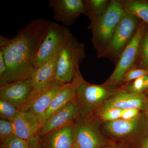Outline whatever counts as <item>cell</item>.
<instances>
[{
    "label": "cell",
    "instance_id": "1",
    "mask_svg": "<svg viewBox=\"0 0 148 148\" xmlns=\"http://www.w3.org/2000/svg\"><path fill=\"white\" fill-rule=\"evenodd\" d=\"M49 21L38 18L29 21L10 38L7 45L0 48L7 67L5 73L0 79V86L31 78L35 71V59L46 35Z\"/></svg>",
    "mask_w": 148,
    "mask_h": 148
},
{
    "label": "cell",
    "instance_id": "2",
    "mask_svg": "<svg viewBox=\"0 0 148 148\" xmlns=\"http://www.w3.org/2000/svg\"><path fill=\"white\" fill-rule=\"evenodd\" d=\"M124 12L122 0H111L103 15L88 27L92 33L91 42L98 58H102Z\"/></svg>",
    "mask_w": 148,
    "mask_h": 148
},
{
    "label": "cell",
    "instance_id": "3",
    "mask_svg": "<svg viewBox=\"0 0 148 148\" xmlns=\"http://www.w3.org/2000/svg\"><path fill=\"white\" fill-rule=\"evenodd\" d=\"M86 56L85 45L79 42L71 33L59 53L56 80L63 84L73 82L80 73L79 66Z\"/></svg>",
    "mask_w": 148,
    "mask_h": 148
},
{
    "label": "cell",
    "instance_id": "4",
    "mask_svg": "<svg viewBox=\"0 0 148 148\" xmlns=\"http://www.w3.org/2000/svg\"><path fill=\"white\" fill-rule=\"evenodd\" d=\"M121 88L93 84L84 81L78 88L75 97L79 107V118L92 115L105 101Z\"/></svg>",
    "mask_w": 148,
    "mask_h": 148
},
{
    "label": "cell",
    "instance_id": "5",
    "mask_svg": "<svg viewBox=\"0 0 148 148\" xmlns=\"http://www.w3.org/2000/svg\"><path fill=\"white\" fill-rule=\"evenodd\" d=\"M140 21L125 11L102 58H109L116 66L123 51L133 38Z\"/></svg>",
    "mask_w": 148,
    "mask_h": 148
},
{
    "label": "cell",
    "instance_id": "6",
    "mask_svg": "<svg viewBox=\"0 0 148 148\" xmlns=\"http://www.w3.org/2000/svg\"><path fill=\"white\" fill-rule=\"evenodd\" d=\"M146 23L141 21L133 38L123 51L110 76L103 84L116 88L123 84L125 75L134 67L138 57L140 42L146 28Z\"/></svg>",
    "mask_w": 148,
    "mask_h": 148
},
{
    "label": "cell",
    "instance_id": "7",
    "mask_svg": "<svg viewBox=\"0 0 148 148\" xmlns=\"http://www.w3.org/2000/svg\"><path fill=\"white\" fill-rule=\"evenodd\" d=\"M71 32L54 21H49L47 32L35 61V70L62 50Z\"/></svg>",
    "mask_w": 148,
    "mask_h": 148
},
{
    "label": "cell",
    "instance_id": "8",
    "mask_svg": "<svg viewBox=\"0 0 148 148\" xmlns=\"http://www.w3.org/2000/svg\"><path fill=\"white\" fill-rule=\"evenodd\" d=\"M98 124L93 115L77 119L74 125L75 144L79 148H104L108 145Z\"/></svg>",
    "mask_w": 148,
    "mask_h": 148
},
{
    "label": "cell",
    "instance_id": "9",
    "mask_svg": "<svg viewBox=\"0 0 148 148\" xmlns=\"http://www.w3.org/2000/svg\"><path fill=\"white\" fill-rule=\"evenodd\" d=\"M36 98L31 79L20 80L0 86V100L7 101L21 111L28 108Z\"/></svg>",
    "mask_w": 148,
    "mask_h": 148
},
{
    "label": "cell",
    "instance_id": "10",
    "mask_svg": "<svg viewBox=\"0 0 148 148\" xmlns=\"http://www.w3.org/2000/svg\"><path fill=\"white\" fill-rule=\"evenodd\" d=\"M144 129L141 114L131 120L120 119L104 123L103 130L107 135L113 139L122 141L134 140L140 136Z\"/></svg>",
    "mask_w": 148,
    "mask_h": 148
},
{
    "label": "cell",
    "instance_id": "11",
    "mask_svg": "<svg viewBox=\"0 0 148 148\" xmlns=\"http://www.w3.org/2000/svg\"><path fill=\"white\" fill-rule=\"evenodd\" d=\"M79 116V107L75 98L47 119L40 128L38 137L55 130L74 124Z\"/></svg>",
    "mask_w": 148,
    "mask_h": 148
},
{
    "label": "cell",
    "instance_id": "12",
    "mask_svg": "<svg viewBox=\"0 0 148 148\" xmlns=\"http://www.w3.org/2000/svg\"><path fill=\"white\" fill-rule=\"evenodd\" d=\"M48 7L53 11L56 21L66 26L73 25L79 16L84 13L83 0H49Z\"/></svg>",
    "mask_w": 148,
    "mask_h": 148
},
{
    "label": "cell",
    "instance_id": "13",
    "mask_svg": "<svg viewBox=\"0 0 148 148\" xmlns=\"http://www.w3.org/2000/svg\"><path fill=\"white\" fill-rule=\"evenodd\" d=\"M148 108L147 99L143 93L127 92L121 88L105 101L93 114L111 108L122 110L135 108L142 110Z\"/></svg>",
    "mask_w": 148,
    "mask_h": 148
},
{
    "label": "cell",
    "instance_id": "14",
    "mask_svg": "<svg viewBox=\"0 0 148 148\" xmlns=\"http://www.w3.org/2000/svg\"><path fill=\"white\" fill-rule=\"evenodd\" d=\"M14 133L18 138L30 143L38 140L42 126L38 118L26 111H20L12 121Z\"/></svg>",
    "mask_w": 148,
    "mask_h": 148
},
{
    "label": "cell",
    "instance_id": "15",
    "mask_svg": "<svg viewBox=\"0 0 148 148\" xmlns=\"http://www.w3.org/2000/svg\"><path fill=\"white\" fill-rule=\"evenodd\" d=\"M74 124L38 137L39 148H72L75 144Z\"/></svg>",
    "mask_w": 148,
    "mask_h": 148
},
{
    "label": "cell",
    "instance_id": "16",
    "mask_svg": "<svg viewBox=\"0 0 148 148\" xmlns=\"http://www.w3.org/2000/svg\"><path fill=\"white\" fill-rule=\"evenodd\" d=\"M84 80L80 73L77 75L73 82L63 85L42 117L40 119L42 125L53 113L75 98L78 88Z\"/></svg>",
    "mask_w": 148,
    "mask_h": 148
},
{
    "label": "cell",
    "instance_id": "17",
    "mask_svg": "<svg viewBox=\"0 0 148 148\" xmlns=\"http://www.w3.org/2000/svg\"><path fill=\"white\" fill-rule=\"evenodd\" d=\"M64 84L55 80L37 93L36 98L28 108L24 111L35 115L40 121L52 100ZM41 123V122H40Z\"/></svg>",
    "mask_w": 148,
    "mask_h": 148
},
{
    "label": "cell",
    "instance_id": "18",
    "mask_svg": "<svg viewBox=\"0 0 148 148\" xmlns=\"http://www.w3.org/2000/svg\"><path fill=\"white\" fill-rule=\"evenodd\" d=\"M60 52L35 70L31 79L36 95L39 91L56 80L57 63Z\"/></svg>",
    "mask_w": 148,
    "mask_h": 148
},
{
    "label": "cell",
    "instance_id": "19",
    "mask_svg": "<svg viewBox=\"0 0 148 148\" xmlns=\"http://www.w3.org/2000/svg\"><path fill=\"white\" fill-rule=\"evenodd\" d=\"M124 10L148 24V1L143 0H122Z\"/></svg>",
    "mask_w": 148,
    "mask_h": 148
},
{
    "label": "cell",
    "instance_id": "20",
    "mask_svg": "<svg viewBox=\"0 0 148 148\" xmlns=\"http://www.w3.org/2000/svg\"><path fill=\"white\" fill-rule=\"evenodd\" d=\"M109 0H84V14L90 23L98 20L105 12L110 2Z\"/></svg>",
    "mask_w": 148,
    "mask_h": 148
},
{
    "label": "cell",
    "instance_id": "21",
    "mask_svg": "<svg viewBox=\"0 0 148 148\" xmlns=\"http://www.w3.org/2000/svg\"><path fill=\"white\" fill-rule=\"evenodd\" d=\"M134 68L148 69V29L147 27L140 42Z\"/></svg>",
    "mask_w": 148,
    "mask_h": 148
},
{
    "label": "cell",
    "instance_id": "22",
    "mask_svg": "<svg viewBox=\"0 0 148 148\" xmlns=\"http://www.w3.org/2000/svg\"><path fill=\"white\" fill-rule=\"evenodd\" d=\"M20 110L7 101L0 100V117L2 119L12 122Z\"/></svg>",
    "mask_w": 148,
    "mask_h": 148
},
{
    "label": "cell",
    "instance_id": "23",
    "mask_svg": "<svg viewBox=\"0 0 148 148\" xmlns=\"http://www.w3.org/2000/svg\"><path fill=\"white\" fill-rule=\"evenodd\" d=\"M1 148H30L29 142L13 135L1 139Z\"/></svg>",
    "mask_w": 148,
    "mask_h": 148
},
{
    "label": "cell",
    "instance_id": "24",
    "mask_svg": "<svg viewBox=\"0 0 148 148\" xmlns=\"http://www.w3.org/2000/svg\"><path fill=\"white\" fill-rule=\"evenodd\" d=\"M122 111L121 109L111 108L92 115L105 122L112 121L121 119Z\"/></svg>",
    "mask_w": 148,
    "mask_h": 148
},
{
    "label": "cell",
    "instance_id": "25",
    "mask_svg": "<svg viewBox=\"0 0 148 148\" xmlns=\"http://www.w3.org/2000/svg\"><path fill=\"white\" fill-rule=\"evenodd\" d=\"M147 76L141 77L134 80L129 84H126L122 86V89L132 93H143L145 91V83Z\"/></svg>",
    "mask_w": 148,
    "mask_h": 148
},
{
    "label": "cell",
    "instance_id": "26",
    "mask_svg": "<svg viewBox=\"0 0 148 148\" xmlns=\"http://www.w3.org/2000/svg\"><path fill=\"white\" fill-rule=\"evenodd\" d=\"M148 75V69L132 68L128 71L123 77V84H126L140 77Z\"/></svg>",
    "mask_w": 148,
    "mask_h": 148
},
{
    "label": "cell",
    "instance_id": "27",
    "mask_svg": "<svg viewBox=\"0 0 148 148\" xmlns=\"http://www.w3.org/2000/svg\"><path fill=\"white\" fill-rule=\"evenodd\" d=\"M15 135L14 127L12 122L7 120H0V138Z\"/></svg>",
    "mask_w": 148,
    "mask_h": 148
},
{
    "label": "cell",
    "instance_id": "28",
    "mask_svg": "<svg viewBox=\"0 0 148 148\" xmlns=\"http://www.w3.org/2000/svg\"><path fill=\"white\" fill-rule=\"evenodd\" d=\"M140 110L131 108L122 110L121 119L124 120H131L140 115Z\"/></svg>",
    "mask_w": 148,
    "mask_h": 148
},
{
    "label": "cell",
    "instance_id": "29",
    "mask_svg": "<svg viewBox=\"0 0 148 148\" xmlns=\"http://www.w3.org/2000/svg\"><path fill=\"white\" fill-rule=\"evenodd\" d=\"M6 71V65L3 53L2 51L0 49V79L3 77Z\"/></svg>",
    "mask_w": 148,
    "mask_h": 148
},
{
    "label": "cell",
    "instance_id": "30",
    "mask_svg": "<svg viewBox=\"0 0 148 148\" xmlns=\"http://www.w3.org/2000/svg\"><path fill=\"white\" fill-rule=\"evenodd\" d=\"M141 148H148V136L142 143Z\"/></svg>",
    "mask_w": 148,
    "mask_h": 148
},
{
    "label": "cell",
    "instance_id": "31",
    "mask_svg": "<svg viewBox=\"0 0 148 148\" xmlns=\"http://www.w3.org/2000/svg\"><path fill=\"white\" fill-rule=\"evenodd\" d=\"M29 146H30V148H39L38 142L34 143H31V144H29Z\"/></svg>",
    "mask_w": 148,
    "mask_h": 148
},
{
    "label": "cell",
    "instance_id": "32",
    "mask_svg": "<svg viewBox=\"0 0 148 148\" xmlns=\"http://www.w3.org/2000/svg\"><path fill=\"white\" fill-rule=\"evenodd\" d=\"M144 90H145V91L146 90H148V75L146 76L145 81Z\"/></svg>",
    "mask_w": 148,
    "mask_h": 148
},
{
    "label": "cell",
    "instance_id": "33",
    "mask_svg": "<svg viewBox=\"0 0 148 148\" xmlns=\"http://www.w3.org/2000/svg\"><path fill=\"white\" fill-rule=\"evenodd\" d=\"M104 148H125L124 147L121 145H111L106 147Z\"/></svg>",
    "mask_w": 148,
    "mask_h": 148
},
{
    "label": "cell",
    "instance_id": "34",
    "mask_svg": "<svg viewBox=\"0 0 148 148\" xmlns=\"http://www.w3.org/2000/svg\"><path fill=\"white\" fill-rule=\"evenodd\" d=\"M72 148H79V147H77L76 145H75H75H74L73 147Z\"/></svg>",
    "mask_w": 148,
    "mask_h": 148
},
{
    "label": "cell",
    "instance_id": "35",
    "mask_svg": "<svg viewBox=\"0 0 148 148\" xmlns=\"http://www.w3.org/2000/svg\"><path fill=\"white\" fill-rule=\"evenodd\" d=\"M147 95L148 96V90L147 92Z\"/></svg>",
    "mask_w": 148,
    "mask_h": 148
},
{
    "label": "cell",
    "instance_id": "36",
    "mask_svg": "<svg viewBox=\"0 0 148 148\" xmlns=\"http://www.w3.org/2000/svg\"></svg>",
    "mask_w": 148,
    "mask_h": 148
}]
</instances>
